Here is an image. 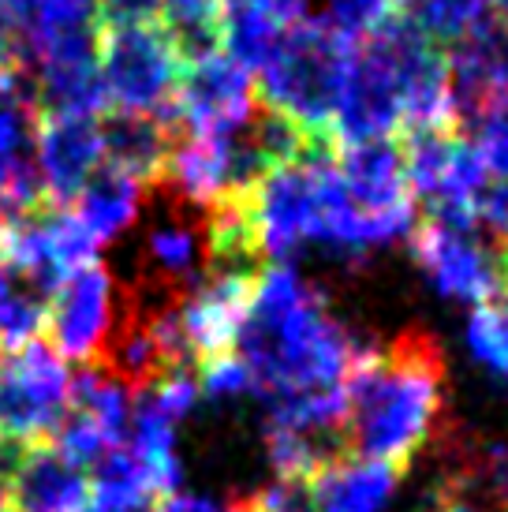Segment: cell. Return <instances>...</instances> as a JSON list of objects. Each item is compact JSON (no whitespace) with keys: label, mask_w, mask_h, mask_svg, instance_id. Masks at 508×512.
<instances>
[{"label":"cell","mask_w":508,"mask_h":512,"mask_svg":"<svg viewBox=\"0 0 508 512\" xmlns=\"http://www.w3.org/2000/svg\"><path fill=\"white\" fill-rule=\"evenodd\" d=\"M318 4V23L337 30L344 42H363L370 30H378L385 19L400 12V0H314ZM311 4V8H314Z\"/></svg>","instance_id":"24"},{"label":"cell","mask_w":508,"mask_h":512,"mask_svg":"<svg viewBox=\"0 0 508 512\" xmlns=\"http://www.w3.org/2000/svg\"><path fill=\"white\" fill-rule=\"evenodd\" d=\"M400 146L411 199L423 202V214L441 225L479 228L475 206L482 187L490 184V172L471 139L460 131H408L400 135Z\"/></svg>","instance_id":"4"},{"label":"cell","mask_w":508,"mask_h":512,"mask_svg":"<svg viewBox=\"0 0 508 512\" xmlns=\"http://www.w3.org/2000/svg\"><path fill=\"white\" fill-rule=\"evenodd\" d=\"M505 258V296H508V255H501Z\"/></svg>","instance_id":"37"},{"label":"cell","mask_w":508,"mask_h":512,"mask_svg":"<svg viewBox=\"0 0 508 512\" xmlns=\"http://www.w3.org/2000/svg\"><path fill=\"white\" fill-rule=\"evenodd\" d=\"M0 512H19V509H12V505H4V509H0Z\"/></svg>","instance_id":"40"},{"label":"cell","mask_w":508,"mask_h":512,"mask_svg":"<svg viewBox=\"0 0 508 512\" xmlns=\"http://www.w3.org/2000/svg\"><path fill=\"white\" fill-rule=\"evenodd\" d=\"M426 512H486V501H479L475 494L460 490V486L441 483L438 494L430 498V509Z\"/></svg>","instance_id":"33"},{"label":"cell","mask_w":508,"mask_h":512,"mask_svg":"<svg viewBox=\"0 0 508 512\" xmlns=\"http://www.w3.org/2000/svg\"><path fill=\"white\" fill-rule=\"evenodd\" d=\"M142 191H150V187L135 184L124 172L101 165L86 180L83 191L71 199V214L86 228V236L94 240V247H101V243L116 240L120 232H127V228L135 225L142 206Z\"/></svg>","instance_id":"18"},{"label":"cell","mask_w":508,"mask_h":512,"mask_svg":"<svg viewBox=\"0 0 508 512\" xmlns=\"http://www.w3.org/2000/svg\"><path fill=\"white\" fill-rule=\"evenodd\" d=\"M471 146L490 176H508V90L497 94L471 124Z\"/></svg>","instance_id":"25"},{"label":"cell","mask_w":508,"mask_h":512,"mask_svg":"<svg viewBox=\"0 0 508 512\" xmlns=\"http://www.w3.org/2000/svg\"><path fill=\"white\" fill-rule=\"evenodd\" d=\"M195 382H198V393H206L210 400H236L243 393H254V374L236 348L198 359Z\"/></svg>","instance_id":"26"},{"label":"cell","mask_w":508,"mask_h":512,"mask_svg":"<svg viewBox=\"0 0 508 512\" xmlns=\"http://www.w3.org/2000/svg\"><path fill=\"white\" fill-rule=\"evenodd\" d=\"M262 273L251 270H202L198 285L180 299V322L198 359L232 352L243 322L251 314V299Z\"/></svg>","instance_id":"13"},{"label":"cell","mask_w":508,"mask_h":512,"mask_svg":"<svg viewBox=\"0 0 508 512\" xmlns=\"http://www.w3.org/2000/svg\"><path fill=\"white\" fill-rule=\"evenodd\" d=\"M367 344L340 326L329 314V303L299 273L273 262L258 277L236 352L251 367L254 389L277 397L303 389H340Z\"/></svg>","instance_id":"2"},{"label":"cell","mask_w":508,"mask_h":512,"mask_svg":"<svg viewBox=\"0 0 508 512\" xmlns=\"http://www.w3.org/2000/svg\"><path fill=\"white\" fill-rule=\"evenodd\" d=\"M98 131L105 165L131 176L142 187H154L161 180V172L169 165V154L187 135L184 124L172 113V105L161 109V113L109 109L105 116H98Z\"/></svg>","instance_id":"14"},{"label":"cell","mask_w":508,"mask_h":512,"mask_svg":"<svg viewBox=\"0 0 508 512\" xmlns=\"http://www.w3.org/2000/svg\"><path fill=\"white\" fill-rule=\"evenodd\" d=\"M404 471L381 460L344 456L337 464L311 475L318 512H381L385 501L396 494Z\"/></svg>","instance_id":"17"},{"label":"cell","mask_w":508,"mask_h":512,"mask_svg":"<svg viewBox=\"0 0 508 512\" xmlns=\"http://www.w3.org/2000/svg\"><path fill=\"white\" fill-rule=\"evenodd\" d=\"M337 176L352 206L393 243L415 228V199L404 169V146L396 135L337 146Z\"/></svg>","instance_id":"9"},{"label":"cell","mask_w":508,"mask_h":512,"mask_svg":"<svg viewBox=\"0 0 508 512\" xmlns=\"http://www.w3.org/2000/svg\"><path fill=\"white\" fill-rule=\"evenodd\" d=\"M475 225L490 232V240L501 255H508V176H490L475 206Z\"/></svg>","instance_id":"28"},{"label":"cell","mask_w":508,"mask_h":512,"mask_svg":"<svg viewBox=\"0 0 508 512\" xmlns=\"http://www.w3.org/2000/svg\"><path fill=\"white\" fill-rule=\"evenodd\" d=\"M98 68L109 105L124 113H161L172 105L184 64L169 34L150 27H113L98 34Z\"/></svg>","instance_id":"5"},{"label":"cell","mask_w":508,"mask_h":512,"mask_svg":"<svg viewBox=\"0 0 508 512\" xmlns=\"http://www.w3.org/2000/svg\"><path fill=\"white\" fill-rule=\"evenodd\" d=\"M157 512H243V505H221V501L210 498H191V494H172L157 505Z\"/></svg>","instance_id":"34"},{"label":"cell","mask_w":508,"mask_h":512,"mask_svg":"<svg viewBox=\"0 0 508 512\" xmlns=\"http://www.w3.org/2000/svg\"><path fill=\"white\" fill-rule=\"evenodd\" d=\"M116 311H120V303H116L113 273L105 270L98 258L75 266L57 285L53 303H49V318H45L49 348L64 363L94 367L113 333Z\"/></svg>","instance_id":"11"},{"label":"cell","mask_w":508,"mask_h":512,"mask_svg":"<svg viewBox=\"0 0 508 512\" xmlns=\"http://www.w3.org/2000/svg\"><path fill=\"white\" fill-rule=\"evenodd\" d=\"M232 8H251V12H262V15H273V19H281V23H299V19H307L311 15V4L314 0H225Z\"/></svg>","instance_id":"32"},{"label":"cell","mask_w":508,"mask_h":512,"mask_svg":"<svg viewBox=\"0 0 508 512\" xmlns=\"http://www.w3.org/2000/svg\"><path fill=\"white\" fill-rule=\"evenodd\" d=\"M0 243H4V217H0Z\"/></svg>","instance_id":"38"},{"label":"cell","mask_w":508,"mask_h":512,"mask_svg":"<svg viewBox=\"0 0 508 512\" xmlns=\"http://www.w3.org/2000/svg\"><path fill=\"white\" fill-rule=\"evenodd\" d=\"M284 30H288V23L273 19V15L225 4V12H221V53L232 57L236 64H243L254 75L277 53Z\"/></svg>","instance_id":"21"},{"label":"cell","mask_w":508,"mask_h":512,"mask_svg":"<svg viewBox=\"0 0 508 512\" xmlns=\"http://www.w3.org/2000/svg\"><path fill=\"white\" fill-rule=\"evenodd\" d=\"M243 214H247L251 236L266 262L269 258L281 262V258L296 255L303 243L318 240V225H322L318 157L266 172L243 195Z\"/></svg>","instance_id":"7"},{"label":"cell","mask_w":508,"mask_h":512,"mask_svg":"<svg viewBox=\"0 0 508 512\" xmlns=\"http://www.w3.org/2000/svg\"><path fill=\"white\" fill-rule=\"evenodd\" d=\"M243 512H318L314 486L307 475H277L269 486H262L254 498L240 501Z\"/></svg>","instance_id":"27"},{"label":"cell","mask_w":508,"mask_h":512,"mask_svg":"<svg viewBox=\"0 0 508 512\" xmlns=\"http://www.w3.org/2000/svg\"><path fill=\"white\" fill-rule=\"evenodd\" d=\"M90 498V475L53 441L19 445L8 475V505L19 512H75Z\"/></svg>","instance_id":"16"},{"label":"cell","mask_w":508,"mask_h":512,"mask_svg":"<svg viewBox=\"0 0 508 512\" xmlns=\"http://www.w3.org/2000/svg\"><path fill=\"white\" fill-rule=\"evenodd\" d=\"M400 15L441 49L464 42L471 30L490 19L486 0H400Z\"/></svg>","instance_id":"22"},{"label":"cell","mask_w":508,"mask_h":512,"mask_svg":"<svg viewBox=\"0 0 508 512\" xmlns=\"http://www.w3.org/2000/svg\"><path fill=\"white\" fill-rule=\"evenodd\" d=\"M254 101V75L225 53H213L184 64L172 94V113L187 135H221L240 128Z\"/></svg>","instance_id":"12"},{"label":"cell","mask_w":508,"mask_h":512,"mask_svg":"<svg viewBox=\"0 0 508 512\" xmlns=\"http://www.w3.org/2000/svg\"><path fill=\"white\" fill-rule=\"evenodd\" d=\"M4 445H8V441H4V434H0V453H4Z\"/></svg>","instance_id":"39"},{"label":"cell","mask_w":508,"mask_h":512,"mask_svg":"<svg viewBox=\"0 0 508 512\" xmlns=\"http://www.w3.org/2000/svg\"><path fill=\"white\" fill-rule=\"evenodd\" d=\"M225 0H165L161 27H180V23H221Z\"/></svg>","instance_id":"30"},{"label":"cell","mask_w":508,"mask_h":512,"mask_svg":"<svg viewBox=\"0 0 508 512\" xmlns=\"http://www.w3.org/2000/svg\"><path fill=\"white\" fill-rule=\"evenodd\" d=\"M348 453L408 471L445 427V352L411 326L389 344H367L344 378Z\"/></svg>","instance_id":"1"},{"label":"cell","mask_w":508,"mask_h":512,"mask_svg":"<svg viewBox=\"0 0 508 512\" xmlns=\"http://www.w3.org/2000/svg\"><path fill=\"white\" fill-rule=\"evenodd\" d=\"M57 285L42 273L23 270L8 258H0V352H15L34 344L45 329L49 303Z\"/></svg>","instance_id":"19"},{"label":"cell","mask_w":508,"mask_h":512,"mask_svg":"<svg viewBox=\"0 0 508 512\" xmlns=\"http://www.w3.org/2000/svg\"><path fill=\"white\" fill-rule=\"evenodd\" d=\"M34 157H38L49 199L57 206H71L86 180L105 165L98 120L94 116H38Z\"/></svg>","instance_id":"15"},{"label":"cell","mask_w":508,"mask_h":512,"mask_svg":"<svg viewBox=\"0 0 508 512\" xmlns=\"http://www.w3.org/2000/svg\"><path fill=\"white\" fill-rule=\"evenodd\" d=\"M486 15L501 27H508V0H486Z\"/></svg>","instance_id":"36"},{"label":"cell","mask_w":508,"mask_h":512,"mask_svg":"<svg viewBox=\"0 0 508 512\" xmlns=\"http://www.w3.org/2000/svg\"><path fill=\"white\" fill-rule=\"evenodd\" d=\"M165 15V0H98V27H150Z\"/></svg>","instance_id":"29"},{"label":"cell","mask_w":508,"mask_h":512,"mask_svg":"<svg viewBox=\"0 0 508 512\" xmlns=\"http://www.w3.org/2000/svg\"><path fill=\"white\" fill-rule=\"evenodd\" d=\"M68 363L49 344L0 352V434L4 441H45L68 412Z\"/></svg>","instance_id":"8"},{"label":"cell","mask_w":508,"mask_h":512,"mask_svg":"<svg viewBox=\"0 0 508 512\" xmlns=\"http://www.w3.org/2000/svg\"><path fill=\"white\" fill-rule=\"evenodd\" d=\"M467 348L475 363L508 382V296L479 303L467 318Z\"/></svg>","instance_id":"23"},{"label":"cell","mask_w":508,"mask_h":512,"mask_svg":"<svg viewBox=\"0 0 508 512\" xmlns=\"http://www.w3.org/2000/svg\"><path fill=\"white\" fill-rule=\"evenodd\" d=\"M15 453H19V441H8L4 453H0V509L8 505V475H12Z\"/></svg>","instance_id":"35"},{"label":"cell","mask_w":508,"mask_h":512,"mask_svg":"<svg viewBox=\"0 0 508 512\" xmlns=\"http://www.w3.org/2000/svg\"><path fill=\"white\" fill-rule=\"evenodd\" d=\"M34 131H38V105H34V83L27 72L0 83V199L19 172L34 161Z\"/></svg>","instance_id":"20"},{"label":"cell","mask_w":508,"mask_h":512,"mask_svg":"<svg viewBox=\"0 0 508 512\" xmlns=\"http://www.w3.org/2000/svg\"><path fill=\"white\" fill-rule=\"evenodd\" d=\"M19 72H27V42L23 30L8 15H0V83H8Z\"/></svg>","instance_id":"31"},{"label":"cell","mask_w":508,"mask_h":512,"mask_svg":"<svg viewBox=\"0 0 508 512\" xmlns=\"http://www.w3.org/2000/svg\"><path fill=\"white\" fill-rule=\"evenodd\" d=\"M404 124V90L389 38L370 30L363 42L348 49L344 79H340L337 116L333 135L340 146L367 143V139H389Z\"/></svg>","instance_id":"6"},{"label":"cell","mask_w":508,"mask_h":512,"mask_svg":"<svg viewBox=\"0 0 508 512\" xmlns=\"http://www.w3.org/2000/svg\"><path fill=\"white\" fill-rule=\"evenodd\" d=\"M348 49L352 42H344L337 30L318 23L314 15L299 19L284 30L277 53L258 68L254 98L292 116L314 143L340 146L333 135V116H337Z\"/></svg>","instance_id":"3"},{"label":"cell","mask_w":508,"mask_h":512,"mask_svg":"<svg viewBox=\"0 0 508 512\" xmlns=\"http://www.w3.org/2000/svg\"><path fill=\"white\" fill-rule=\"evenodd\" d=\"M408 236L419 270L441 296L475 307L505 296V258L494 243L475 240V228L441 225L423 217Z\"/></svg>","instance_id":"10"}]
</instances>
